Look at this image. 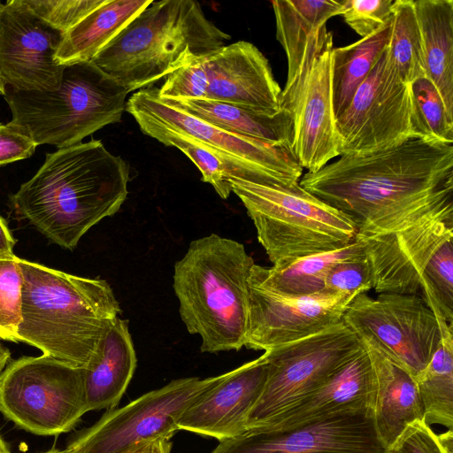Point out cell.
<instances>
[{
	"label": "cell",
	"mask_w": 453,
	"mask_h": 453,
	"mask_svg": "<svg viewBox=\"0 0 453 453\" xmlns=\"http://www.w3.org/2000/svg\"><path fill=\"white\" fill-rule=\"evenodd\" d=\"M452 446V430L436 434L423 420H416L406 426L386 453H453Z\"/></svg>",
	"instance_id": "f35d334b"
},
{
	"label": "cell",
	"mask_w": 453,
	"mask_h": 453,
	"mask_svg": "<svg viewBox=\"0 0 453 453\" xmlns=\"http://www.w3.org/2000/svg\"><path fill=\"white\" fill-rule=\"evenodd\" d=\"M299 185L346 215L356 236L397 230L453 198V144L416 138L362 156H340Z\"/></svg>",
	"instance_id": "6da1fadb"
},
{
	"label": "cell",
	"mask_w": 453,
	"mask_h": 453,
	"mask_svg": "<svg viewBox=\"0 0 453 453\" xmlns=\"http://www.w3.org/2000/svg\"><path fill=\"white\" fill-rule=\"evenodd\" d=\"M0 453H12L0 435Z\"/></svg>",
	"instance_id": "f6af8a7d"
},
{
	"label": "cell",
	"mask_w": 453,
	"mask_h": 453,
	"mask_svg": "<svg viewBox=\"0 0 453 453\" xmlns=\"http://www.w3.org/2000/svg\"><path fill=\"white\" fill-rule=\"evenodd\" d=\"M343 321L315 334L265 351L266 380L247 419V430L265 426L330 380L361 349Z\"/></svg>",
	"instance_id": "9c48e42d"
},
{
	"label": "cell",
	"mask_w": 453,
	"mask_h": 453,
	"mask_svg": "<svg viewBox=\"0 0 453 453\" xmlns=\"http://www.w3.org/2000/svg\"><path fill=\"white\" fill-rule=\"evenodd\" d=\"M137 365L128 321L116 318L83 368L87 411L111 410L124 395Z\"/></svg>",
	"instance_id": "cb8c5ba5"
},
{
	"label": "cell",
	"mask_w": 453,
	"mask_h": 453,
	"mask_svg": "<svg viewBox=\"0 0 453 453\" xmlns=\"http://www.w3.org/2000/svg\"><path fill=\"white\" fill-rule=\"evenodd\" d=\"M266 370L262 355L224 373L220 381L184 411L179 430L219 441L244 433L248 416L265 386Z\"/></svg>",
	"instance_id": "d6986e66"
},
{
	"label": "cell",
	"mask_w": 453,
	"mask_h": 453,
	"mask_svg": "<svg viewBox=\"0 0 453 453\" xmlns=\"http://www.w3.org/2000/svg\"><path fill=\"white\" fill-rule=\"evenodd\" d=\"M389 26L375 34L332 50V89L336 118L348 107L359 86L383 55Z\"/></svg>",
	"instance_id": "f1b7e54d"
},
{
	"label": "cell",
	"mask_w": 453,
	"mask_h": 453,
	"mask_svg": "<svg viewBox=\"0 0 453 453\" xmlns=\"http://www.w3.org/2000/svg\"><path fill=\"white\" fill-rule=\"evenodd\" d=\"M16 255L0 257V339L17 341L23 277Z\"/></svg>",
	"instance_id": "e575fe53"
},
{
	"label": "cell",
	"mask_w": 453,
	"mask_h": 453,
	"mask_svg": "<svg viewBox=\"0 0 453 453\" xmlns=\"http://www.w3.org/2000/svg\"><path fill=\"white\" fill-rule=\"evenodd\" d=\"M16 241L4 219L0 216V257L15 255L13 249Z\"/></svg>",
	"instance_id": "7bdbcfd3"
},
{
	"label": "cell",
	"mask_w": 453,
	"mask_h": 453,
	"mask_svg": "<svg viewBox=\"0 0 453 453\" xmlns=\"http://www.w3.org/2000/svg\"><path fill=\"white\" fill-rule=\"evenodd\" d=\"M42 453H68L65 449V450H60L58 449H56V448H52L47 451H44V452H42Z\"/></svg>",
	"instance_id": "bcb514c9"
},
{
	"label": "cell",
	"mask_w": 453,
	"mask_h": 453,
	"mask_svg": "<svg viewBox=\"0 0 453 453\" xmlns=\"http://www.w3.org/2000/svg\"><path fill=\"white\" fill-rule=\"evenodd\" d=\"M126 111L139 127H156L188 137L206 147L219 159L254 173L271 186L299 184L303 169L291 147L229 132L197 119L158 96V88L133 93Z\"/></svg>",
	"instance_id": "30bf717a"
},
{
	"label": "cell",
	"mask_w": 453,
	"mask_h": 453,
	"mask_svg": "<svg viewBox=\"0 0 453 453\" xmlns=\"http://www.w3.org/2000/svg\"><path fill=\"white\" fill-rule=\"evenodd\" d=\"M63 33L39 19L23 2L0 6V79L19 90L54 91L65 65L57 60Z\"/></svg>",
	"instance_id": "2e32d148"
},
{
	"label": "cell",
	"mask_w": 453,
	"mask_h": 453,
	"mask_svg": "<svg viewBox=\"0 0 453 453\" xmlns=\"http://www.w3.org/2000/svg\"><path fill=\"white\" fill-rule=\"evenodd\" d=\"M426 77L453 115V1L413 0Z\"/></svg>",
	"instance_id": "d4e9b609"
},
{
	"label": "cell",
	"mask_w": 453,
	"mask_h": 453,
	"mask_svg": "<svg viewBox=\"0 0 453 453\" xmlns=\"http://www.w3.org/2000/svg\"><path fill=\"white\" fill-rule=\"evenodd\" d=\"M172 443L168 438H157L142 442L127 453H171Z\"/></svg>",
	"instance_id": "b9f144b4"
},
{
	"label": "cell",
	"mask_w": 453,
	"mask_h": 453,
	"mask_svg": "<svg viewBox=\"0 0 453 453\" xmlns=\"http://www.w3.org/2000/svg\"><path fill=\"white\" fill-rule=\"evenodd\" d=\"M231 35L193 0L153 1L92 59L129 92L226 45Z\"/></svg>",
	"instance_id": "5b68a950"
},
{
	"label": "cell",
	"mask_w": 453,
	"mask_h": 453,
	"mask_svg": "<svg viewBox=\"0 0 453 453\" xmlns=\"http://www.w3.org/2000/svg\"><path fill=\"white\" fill-rule=\"evenodd\" d=\"M441 342L416 379L424 409V422L453 428V323L438 320Z\"/></svg>",
	"instance_id": "f546056e"
},
{
	"label": "cell",
	"mask_w": 453,
	"mask_h": 453,
	"mask_svg": "<svg viewBox=\"0 0 453 453\" xmlns=\"http://www.w3.org/2000/svg\"><path fill=\"white\" fill-rule=\"evenodd\" d=\"M417 116L426 138L453 143V115L434 85L426 76L411 84Z\"/></svg>",
	"instance_id": "836d02e7"
},
{
	"label": "cell",
	"mask_w": 453,
	"mask_h": 453,
	"mask_svg": "<svg viewBox=\"0 0 453 453\" xmlns=\"http://www.w3.org/2000/svg\"><path fill=\"white\" fill-rule=\"evenodd\" d=\"M105 0H23L42 20L66 33Z\"/></svg>",
	"instance_id": "8d00e7d4"
},
{
	"label": "cell",
	"mask_w": 453,
	"mask_h": 453,
	"mask_svg": "<svg viewBox=\"0 0 453 453\" xmlns=\"http://www.w3.org/2000/svg\"><path fill=\"white\" fill-rule=\"evenodd\" d=\"M164 100L229 132L292 148L293 115L284 109L269 115L244 106L210 99Z\"/></svg>",
	"instance_id": "484cf974"
},
{
	"label": "cell",
	"mask_w": 453,
	"mask_h": 453,
	"mask_svg": "<svg viewBox=\"0 0 453 453\" xmlns=\"http://www.w3.org/2000/svg\"><path fill=\"white\" fill-rule=\"evenodd\" d=\"M208 97L274 115L282 89L265 55L251 42L226 44L204 56Z\"/></svg>",
	"instance_id": "ffe728a7"
},
{
	"label": "cell",
	"mask_w": 453,
	"mask_h": 453,
	"mask_svg": "<svg viewBox=\"0 0 453 453\" xmlns=\"http://www.w3.org/2000/svg\"><path fill=\"white\" fill-rule=\"evenodd\" d=\"M353 299L325 292L306 296L281 295L250 277L244 346L266 351L321 332L342 321Z\"/></svg>",
	"instance_id": "e0dca14e"
},
{
	"label": "cell",
	"mask_w": 453,
	"mask_h": 453,
	"mask_svg": "<svg viewBox=\"0 0 453 453\" xmlns=\"http://www.w3.org/2000/svg\"><path fill=\"white\" fill-rule=\"evenodd\" d=\"M341 15L361 38L390 24L394 0H344Z\"/></svg>",
	"instance_id": "74e56055"
},
{
	"label": "cell",
	"mask_w": 453,
	"mask_h": 453,
	"mask_svg": "<svg viewBox=\"0 0 453 453\" xmlns=\"http://www.w3.org/2000/svg\"><path fill=\"white\" fill-rule=\"evenodd\" d=\"M371 409L342 411L287 430L255 427L219 441L211 453H386Z\"/></svg>",
	"instance_id": "9a60e30c"
},
{
	"label": "cell",
	"mask_w": 453,
	"mask_h": 453,
	"mask_svg": "<svg viewBox=\"0 0 453 453\" xmlns=\"http://www.w3.org/2000/svg\"><path fill=\"white\" fill-rule=\"evenodd\" d=\"M0 412L36 435L71 431L88 412L83 368L43 354L10 361L0 373Z\"/></svg>",
	"instance_id": "ba28073f"
},
{
	"label": "cell",
	"mask_w": 453,
	"mask_h": 453,
	"mask_svg": "<svg viewBox=\"0 0 453 453\" xmlns=\"http://www.w3.org/2000/svg\"><path fill=\"white\" fill-rule=\"evenodd\" d=\"M342 321L358 336L372 341L416 380L441 340L434 312L418 295L380 293L376 298L357 295Z\"/></svg>",
	"instance_id": "4fadbf2b"
},
{
	"label": "cell",
	"mask_w": 453,
	"mask_h": 453,
	"mask_svg": "<svg viewBox=\"0 0 453 453\" xmlns=\"http://www.w3.org/2000/svg\"><path fill=\"white\" fill-rule=\"evenodd\" d=\"M388 63L407 84L426 76L419 27L413 0H395L385 50Z\"/></svg>",
	"instance_id": "4dcf8cb0"
},
{
	"label": "cell",
	"mask_w": 453,
	"mask_h": 453,
	"mask_svg": "<svg viewBox=\"0 0 453 453\" xmlns=\"http://www.w3.org/2000/svg\"><path fill=\"white\" fill-rule=\"evenodd\" d=\"M336 132L341 156L367 155L426 137L411 84L399 79L385 51L336 118Z\"/></svg>",
	"instance_id": "8fae6325"
},
{
	"label": "cell",
	"mask_w": 453,
	"mask_h": 453,
	"mask_svg": "<svg viewBox=\"0 0 453 453\" xmlns=\"http://www.w3.org/2000/svg\"><path fill=\"white\" fill-rule=\"evenodd\" d=\"M23 285L17 341L85 368L121 312L109 283L20 258Z\"/></svg>",
	"instance_id": "3957f363"
},
{
	"label": "cell",
	"mask_w": 453,
	"mask_h": 453,
	"mask_svg": "<svg viewBox=\"0 0 453 453\" xmlns=\"http://www.w3.org/2000/svg\"><path fill=\"white\" fill-rule=\"evenodd\" d=\"M11 352L10 350L0 344V373L4 369L6 365L10 362Z\"/></svg>",
	"instance_id": "ee69618b"
},
{
	"label": "cell",
	"mask_w": 453,
	"mask_h": 453,
	"mask_svg": "<svg viewBox=\"0 0 453 453\" xmlns=\"http://www.w3.org/2000/svg\"><path fill=\"white\" fill-rule=\"evenodd\" d=\"M139 127L144 134L165 146L175 147L182 151L199 169L203 181L211 184L221 198L226 199L229 196L232 190L227 180L226 166L206 147L166 129L150 126Z\"/></svg>",
	"instance_id": "d6a6232c"
},
{
	"label": "cell",
	"mask_w": 453,
	"mask_h": 453,
	"mask_svg": "<svg viewBox=\"0 0 453 453\" xmlns=\"http://www.w3.org/2000/svg\"><path fill=\"white\" fill-rule=\"evenodd\" d=\"M37 146L19 127L0 123V165L30 157Z\"/></svg>",
	"instance_id": "60d3db41"
},
{
	"label": "cell",
	"mask_w": 453,
	"mask_h": 453,
	"mask_svg": "<svg viewBox=\"0 0 453 453\" xmlns=\"http://www.w3.org/2000/svg\"><path fill=\"white\" fill-rule=\"evenodd\" d=\"M2 3L0 2V6ZM0 95H4V84L3 83L2 80L0 79Z\"/></svg>",
	"instance_id": "7dc6e473"
},
{
	"label": "cell",
	"mask_w": 453,
	"mask_h": 453,
	"mask_svg": "<svg viewBox=\"0 0 453 453\" xmlns=\"http://www.w3.org/2000/svg\"><path fill=\"white\" fill-rule=\"evenodd\" d=\"M333 39L317 52L293 97V151L303 169L314 173L340 157L333 103Z\"/></svg>",
	"instance_id": "ac0fdd59"
},
{
	"label": "cell",
	"mask_w": 453,
	"mask_h": 453,
	"mask_svg": "<svg viewBox=\"0 0 453 453\" xmlns=\"http://www.w3.org/2000/svg\"><path fill=\"white\" fill-rule=\"evenodd\" d=\"M256 227L273 266L342 249L353 242L357 228L342 212L303 189L266 186L227 177Z\"/></svg>",
	"instance_id": "52a82bcc"
},
{
	"label": "cell",
	"mask_w": 453,
	"mask_h": 453,
	"mask_svg": "<svg viewBox=\"0 0 453 453\" xmlns=\"http://www.w3.org/2000/svg\"><path fill=\"white\" fill-rule=\"evenodd\" d=\"M128 180L127 162L92 139L47 153L11 203L44 236L72 250L93 226L119 211Z\"/></svg>",
	"instance_id": "7a4b0ae2"
},
{
	"label": "cell",
	"mask_w": 453,
	"mask_h": 453,
	"mask_svg": "<svg viewBox=\"0 0 453 453\" xmlns=\"http://www.w3.org/2000/svg\"><path fill=\"white\" fill-rule=\"evenodd\" d=\"M419 296L438 320L453 323V240L442 244L426 265Z\"/></svg>",
	"instance_id": "1f68e13d"
},
{
	"label": "cell",
	"mask_w": 453,
	"mask_h": 453,
	"mask_svg": "<svg viewBox=\"0 0 453 453\" xmlns=\"http://www.w3.org/2000/svg\"><path fill=\"white\" fill-rule=\"evenodd\" d=\"M208 86L203 56L165 76L163 85L158 88V96L163 99L175 101L207 99Z\"/></svg>",
	"instance_id": "d590c367"
},
{
	"label": "cell",
	"mask_w": 453,
	"mask_h": 453,
	"mask_svg": "<svg viewBox=\"0 0 453 453\" xmlns=\"http://www.w3.org/2000/svg\"><path fill=\"white\" fill-rule=\"evenodd\" d=\"M254 265L242 243L216 234L192 241L175 263L180 316L187 330L201 337L202 352L244 346Z\"/></svg>",
	"instance_id": "277c9868"
},
{
	"label": "cell",
	"mask_w": 453,
	"mask_h": 453,
	"mask_svg": "<svg viewBox=\"0 0 453 453\" xmlns=\"http://www.w3.org/2000/svg\"><path fill=\"white\" fill-rule=\"evenodd\" d=\"M371 288L372 275L365 256L334 265L326 274L324 292L355 298Z\"/></svg>",
	"instance_id": "ab89813d"
},
{
	"label": "cell",
	"mask_w": 453,
	"mask_h": 453,
	"mask_svg": "<svg viewBox=\"0 0 453 453\" xmlns=\"http://www.w3.org/2000/svg\"><path fill=\"white\" fill-rule=\"evenodd\" d=\"M195 377L172 380L127 405L108 410L91 426L81 430L67 444L68 453H127L157 438H168L179 430L184 411L223 378Z\"/></svg>",
	"instance_id": "7c38bea8"
},
{
	"label": "cell",
	"mask_w": 453,
	"mask_h": 453,
	"mask_svg": "<svg viewBox=\"0 0 453 453\" xmlns=\"http://www.w3.org/2000/svg\"><path fill=\"white\" fill-rule=\"evenodd\" d=\"M152 0H105L63 35L57 60L65 65L92 61Z\"/></svg>",
	"instance_id": "4316f807"
},
{
	"label": "cell",
	"mask_w": 453,
	"mask_h": 453,
	"mask_svg": "<svg viewBox=\"0 0 453 453\" xmlns=\"http://www.w3.org/2000/svg\"><path fill=\"white\" fill-rule=\"evenodd\" d=\"M372 388V364L363 346L349 363L320 388L272 422L258 427L287 430L342 411L370 409Z\"/></svg>",
	"instance_id": "603a6c76"
},
{
	"label": "cell",
	"mask_w": 453,
	"mask_h": 453,
	"mask_svg": "<svg viewBox=\"0 0 453 453\" xmlns=\"http://www.w3.org/2000/svg\"><path fill=\"white\" fill-rule=\"evenodd\" d=\"M276 38L288 61L286 85L280 95V109L288 110L314 56L331 39L326 24L341 15L342 1L273 0Z\"/></svg>",
	"instance_id": "44dd1931"
},
{
	"label": "cell",
	"mask_w": 453,
	"mask_h": 453,
	"mask_svg": "<svg viewBox=\"0 0 453 453\" xmlns=\"http://www.w3.org/2000/svg\"><path fill=\"white\" fill-rule=\"evenodd\" d=\"M128 92L92 61L65 65L54 91L19 90L4 86L13 125L37 144L58 149L80 142L120 120Z\"/></svg>",
	"instance_id": "8992f818"
},
{
	"label": "cell",
	"mask_w": 453,
	"mask_h": 453,
	"mask_svg": "<svg viewBox=\"0 0 453 453\" xmlns=\"http://www.w3.org/2000/svg\"><path fill=\"white\" fill-rule=\"evenodd\" d=\"M355 240L363 246L378 294L419 296L426 265L442 244L453 240V198L397 230Z\"/></svg>",
	"instance_id": "5bb4252c"
},
{
	"label": "cell",
	"mask_w": 453,
	"mask_h": 453,
	"mask_svg": "<svg viewBox=\"0 0 453 453\" xmlns=\"http://www.w3.org/2000/svg\"><path fill=\"white\" fill-rule=\"evenodd\" d=\"M362 257H365L363 246L355 240L342 249L303 257L280 267L255 264L250 278L281 295L314 296L324 293L326 274L334 265Z\"/></svg>",
	"instance_id": "83f0119b"
},
{
	"label": "cell",
	"mask_w": 453,
	"mask_h": 453,
	"mask_svg": "<svg viewBox=\"0 0 453 453\" xmlns=\"http://www.w3.org/2000/svg\"><path fill=\"white\" fill-rule=\"evenodd\" d=\"M372 364L373 388L370 409L376 433L388 448L411 423L424 421L416 380L372 341L359 336Z\"/></svg>",
	"instance_id": "7402d4cb"
}]
</instances>
